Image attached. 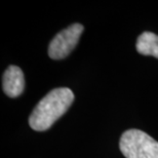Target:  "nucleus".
<instances>
[{"label":"nucleus","mask_w":158,"mask_h":158,"mask_svg":"<svg viewBox=\"0 0 158 158\" xmlns=\"http://www.w3.org/2000/svg\"><path fill=\"white\" fill-rule=\"evenodd\" d=\"M83 26L81 24H73L61 31L53 37L48 46V56L52 60H62L70 55L78 43Z\"/></svg>","instance_id":"3"},{"label":"nucleus","mask_w":158,"mask_h":158,"mask_svg":"<svg viewBox=\"0 0 158 158\" xmlns=\"http://www.w3.org/2000/svg\"><path fill=\"white\" fill-rule=\"evenodd\" d=\"M119 147L126 158H158V142L140 129L123 132Z\"/></svg>","instance_id":"2"},{"label":"nucleus","mask_w":158,"mask_h":158,"mask_svg":"<svg viewBox=\"0 0 158 158\" xmlns=\"http://www.w3.org/2000/svg\"><path fill=\"white\" fill-rule=\"evenodd\" d=\"M139 53L152 56L158 59V35L152 32H144L138 37L135 44Z\"/></svg>","instance_id":"5"},{"label":"nucleus","mask_w":158,"mask_h":158,"mask_svg":"<svg viewBox=\"0 0 158 158\" xmlns=\"http://www.w3.org/2000/svg\"><path fill=\"white\" fill-rule=\"evenodd\" d=\"M3 91L10 98L21 96L25 87V77L21 68L9 66L6 69L2 79Z\"/></svg>","instance_id":"4"},{"label":"nucleus","mask_w":158,"mask_h":158,"mask_svg":"<svg viewBox=\"0 0 158 158\" xmlns=\"http://www.w3.org/2000/svg\"><path fill=\"white\" fill-rule=\"evenodd\" d=\"M74 101V94L68 87H59L49 91L34 108L29 117V124L34 131L48 129L64 115Z\"/></svg>","instance_id":"1"}]
</instances>
